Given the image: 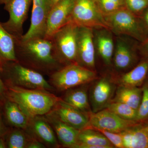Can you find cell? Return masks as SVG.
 <instances>
[{
    "mask_svg": "<svg viewBox=\"0 0 148 148\" xmlns=\"http://www.w3.org/2000/svg\"><path fill=\"white\" fill-rule=\"evenodd\" d=\"M15 42L21 47L18 55L24 66L46 73L52 74L61 69L51 40L36 38L24 42L15 39Z\"/></svg>",
    "mask_w": 148,
    "mask_h": 148,
    "instance_id": "obj_1",
    "label": "cell"
},
{
    "mask_svg": "<svg viewBox=\"0 0 148 148\" xmlns=\"http://www.w3.org/2000/svg\"><path fill=\"white\" fill-rule=\"evenodd\" d=\"M5 86V99L18 104L30 117L45 115L51 111L60 99L53 92L47 90Z\"/></svg>",
    "mask_w": 148,
    "mask_h": 148,
    "instance_id": "obj_2",
    "label": "cell"
},
{
    "mask_svg": "<svg viewBox=\"0 0 148 148\" xmlns=\"http://www.w3.org/2000/svg\"><path fill=\"white\" fill-rule=\"evenodd\" d=\"M6 84L28 89H42L52 92L53 86L40 72L26 67L18 61L6 62L0 66Z\"/></svg>",
    "mask_w": 148,
    "mask_h": 148,
    "instance_id": "obj_3",
    "label": "cell"
},
{
    "mask_svg": "<svg viewBox=\"0 0 148 148\" xmlns=\"http://www.w3.org/2000/svg\"><path fill=\"white\" fill-rule=\"evenodd\" d=\"M103 15L109 30L115 34L129 36L141 42L148 37L140 16L126 7Z\"/></svg>",
    "mask_w": 148,
    "mask_h": 148,
    "instance_id": "obj_4",
    "label": "cell"
},
{
    "mask_svg": "<svg viewBox=\"0 0 148 148\" xmlns=\"http://www.w3.org/2000/svg\"><path fill=\"white\" fill-rule=\"evenodd\" d=\"M96 79L95 71L73 64L66 65L51 74L49 83L55 90L64 91L88 84Z\"/></svg>",
    "mask_w": 148,
    "mask_h": 148,
    "instance_id": "obj_5",
    "label": "cell"
},
{
    "mask_svg": "<svg viewBox=\"0 0 148 148\" xmlns=\"http://www.w3.org/2000/svg\"><path fill=\"white\" fill-rule=\"evenodd\" d=\"M79 27L71 21L56 32L52 40L56 56L64 66L77 64V37Z\"/></svg>",
    "mask_w": 148,
    "mask_h": 148,
    "instance_id": "obj_6",
    "label": "cell"
},
{
    "mask_svg": "<svg viewBox=\"0 0 148 148\" xmlns=\"http://www.w3.org/2000/svg\"><path fill=\"white\" fill-rule=\"evenodd\" d=\"M71 21L79 27L109 29L95 0H74Z\"/></svg>",
    "mask_w": 148,
    "mask_h": 148,
    "instance_id": "obj_7",
    "label": "cell"
},
{
    "mask_svg": "<svg viewBox=\"0 0 148 148\" xmlns=\"http://www.w3.org/2000/svg\"><path fill=\"white\" fill-rule=\"evenodd\" d=\"M32 1V0H8L5 4L4 9L8 12L9 18L1 24L14 38H20L23 36V24Z\"/></svg>",
    "mask_w": 148,
    "mask_h": 148,
    "instance_id": "obj_8",
    "label": "cell"
},
{
    "mask_svg": "<svg viewBox=\"0 0 148 148\" xmlns=\"http://www.w3.org/2000/svg\"><path fill=\"white\" fill-rule=\"evenodd\" d=\"M137 122L123 119L106 108L89 115V127L117 133L137 124Z\"/></svg>",
    "mask_w": 148,
    "mask_h": 148,
    "instance_id": "obj_9",
    "label": "cell"
},
{
    "mask_svg": "<svg viewBox=\"0 0 148 148\" xmlns=\"http://www.w3.org/2000/svg\"><path fill=\"white\" fill-rule=\"evenodd\" d=\"M31 25L29 30L20 38L16 40L24 42L36 38H45L47 21L49 9L47 0H32Z\"/></svg>",
    "mask_w": 148,
    "mask_h": 148,
    "instance_id": "obj_10",
    "label": "cell"
},
{
    "mask_svg": "<svg viewBox=\"0 0 148 148\" xmlns=\"http://www.w3.org/2000/svg\"><path fill=\"white\" fill-rule=\"evenodd\" d=\"M115 90V85L109 77H103L96 80L90 88L89 93L92 112L106 108L112 100Z\"/></svg>",
    "mask_w": 148,
    "mask_h": 148,
    "instance_id": "obj_11",
    "label": "cell"
},
{
    "mask_svg": "<svg viewBox=\"0 0 148 148\" xmlns=\"http://www.w3.org/2000/svg\"><path fill=\"white\" fill-rule=\"evenodd\" d=\"M74 0H60L53 6L48 14L46 38L51 39L54 34L71 21Z\"/></svg>",
    "mask_w": 148,
    "mask_h": 148,
    "instance_id": "obj_12",
    "label": "cell"
},
{
    "mask_svg": "<svg viewBox=\"0 0 148 148\" xmlns=\"http://www.w3.org/2000/svg\"><path fill=\"white\" fill-rule=\"evenodd\" d=\"M26 130L29 135L41 142L46 147L57 148L61 146L53 127L45 115L31 117Z\"/></svg>",
    "mask_w": 148,
    "mask_h": 148,
    "instance_id": "obj_13",
    "label": "cell"
},
{
    "mask_svg": "<svg viewBox=\"0 0 148 148\" xmlns=\"http://www.w3.org/2000/svg\"><path fill=\"white\" fill-rule=\"evenodd\" d=\"M77 63L90 70L95 68V49L92 29L79 27L77 37Z\"/></svg>",
    "mask_w": 148,
    "mask_h": 148,
    "instance_id": "obj_14",
    "label": "cell"
},
{
    "mask_svg": "<svg viewBox=\"0 0 148 148\" xmlns=\"http://www.w3.org/2000/svg\"><path fill=\"white\" fill-rule=\"evenodd\" d=\"M51 112L61 121L78 130L89 127V116L64 102L61 98Z\"/></svg>",
    "mask_w": 148,
    "mask_h": 148,
    "instance_id": "obj_15",
    "label": "cell"
},
{
    "mask_svg": "<svg viewBox=\"0 0 148 148\" xmlns=\"http://www.w3.org/2000/svg\"><path fill=\"white\" fill-rule=\"evenodd\" d=\"M45 116L53 127L61 146L76 148L79 130L61 121L51 111Z\"/></svg>",
    "mask_w": 148,
    "mask_h": 148,
    "instance_id": "obj_16",
    "label": "cell"
},
{
    "mask_svg": "<svg viewBox=\"0 0 148 148\" xmlns=\"http://www.w3.org/2000/svg\"><path fill=\"white\" fill-rule=\"evenodd\" d=\"M121 134L124 148H148V123L135 125Z\"/></svg>",
    "mask_w": 148,
    "mask_h": 148,
    "instance_id": "obj_17",
    "label": "cell"
},
{
    "mask_svg": "<svg viewBox=\"0 0 148 148\" xmlns=\"http://www.w3.org/2000/svg\"><path fill=\"white\" fill-rule=\"evenodd\" d=\"M78 141L76 148H115L101 132L89 127L79 130Z\"/></svg>",
    "mask_w": 148,
    "mask_h": 148,
    "instance_id": "obj_18",
    "label": "cell"
},
{
    "mask_svg": "<svg viewBox=\"0 0 148 148\" xmlns=\"http://www.w3.org/2000/svg\"><path fill=\"white\" fill-rule=\"evenodd\" d=\"M83 85L66 90L63 98L65 103L88 116L92 112L88 94V86Z\"/></svg>",
    "mask_w": 148,
    "mask_h": 148,
    "instance_id": "obj_19",
    "label": "cell"
},
{
    "mask_svg": "<svg viewBox=\"0 0 148 148\" xmlns=\"http://www.w3.org/2000/svg\"><path fill=\"white\" fill-rule=\"evenodd\" d=\"M113 57L114 65L118 71L129 69L135 61V53L132 48L125 41L120 38L117 40Z\"/></svg>",
    "mask_w": 148,
    "mask_h": 148,
    "instance_id": "obj_20",
    "label": "cell"
},
{
    "mask_svg": "<svg viewBox=\"0 0 148 148\" xmlns=\"http://www.w3.org/2000/svg\"><path fill=\"white\" fill-rule=\"evenodd\" d=\"M4 100V113L9 124L15 128L27 129L30 117L16 103L7 99Z\"/></svg>",
    "mask_w": 148,
    "mask_h": 148,
    "instance_id": "obj_21",
    "label": "cell"
},
{
    "mask_svg": "<svg viewBox=\"0 0 148 148\" xmlns=\"http://www.w3.org/2000/svg\"><path fill=\"white\" fill-rule=\"evenodd\" d=\"M148 73V60L140 62L131 71L122 75L117 81L119 86L129 87H139Z\"/></svg>",
    "mask_w": 148,
    "mask_h": 148,
    "instance_id": "obj_22",
    "label": "cell"
},
{
    "mask_svg": "<svg viewBox=\"0 0 148 148\" xmlns=\"http://www.w3.org/2000/svg\"><path fill=\"white\" fill-rule=\"evenodd\" d=\"M109 30L103 29L97 33L95 40L98 54L104 63L108 66L112 63L114 50L113 40Z\"/></svg>",
    "mask_w": 148,
    "mask_h": 148,
    "instance_id": "obj_23",
    "label": "cell"
},
{
    "mask_svg": "<svg viewBox=\"0 0 148 148\" xmlns=\"http://www.w3.org/2000/svg\"><path fill=\"white\" fill-rule=\"evenodd\" d=\"M18 61L14 37L0 23V66L6 62Z\"/></svg>",
    "mask_w": 148,
    "mask_h": 148,
    "instance_id": "obj_24",
    "label": "cell"
},
{
    "mask_svg": "<svg viewBox=\"0 0 148 148\" xmlns=\"http://www.w3.org/2000/svg\"><path fill=\"white\" fill-rule=\"evenodd\" d=\"M115 94L112 101L124 103L138 110L142 99L143 88L119 86Z\"/></svg>",
    "mask_w": 148,
    "mask_h": 148,
    "instance_id": "obj_25",
    "label": "cell"
},
{
    "mask_svg": "<svg viewBox=\"0 0 148 148\" xmlns=\"http://www.w3.org/2000/svg\"><path fill=\"white\" fill-rule=\"evenodd\" d=\"M5 136L7 147L9 148H27L33 138L26 130L18 128L9 131Z\"/></svg>",
    "mask_w": 148,
    "mask_h": 148,
    "instance_id": "obj_26",
    "label": "cell"
},
{
    "mask_svg": "<svg viewBox=\"0 0 148 148\" xmlns=\"http://www.w3.org/2000/svg\"><path fill=\"white\" fill-rule=\"evenodd\" d=\"M106 109L123 119L136 121L137 110L124 103L111 101Z\"/></svg>",
    "mask_w": 148,
    "mask_h": 148,
    "instance_id": "obj_27",
    "label": "cell"
},
{
    "mask_svg": "<svg viewBox=\"0 0 148 148\" xmlns=\"http://www.w3.org/2000/svg\"><path fill=\"white\" fill-rule=\"evenodd\" d=\"M97 5L103 15L126 7L124 0H98Z\"/></svg>",
    "mask_w": 148,
    "mask_h": 148,
    "instance_id": "obj_28",
    "label": "cell"
},
{
    "mask_svg": "<svg viewBox=\"0 0 148 148\" xmlns=\"http://www.w3.org/2000/svg\"><path fill=\"white\" fill-rule=\"evenodd\" d=\"M140 106L137 110L136 121H142L148 118V83L144 85Z\"/></svg>",
    "mask_w": 148,
    "mask_h": 148,
    "instance_id": "obj_29",
    "label": "cell"
},
{
    "mask_svg": "<svg viewBox=\"0 0 148 148\" xmlns=\"http://www.w3.org/2000/svg\"><path fill=\"white\" fill-rule=\"evenodd\" d=\"M124 2L126 8L140 17L148 7V0H124Z\"/></svg>",
    "mask_w": 148,
    "mask_h": 148,
    "instance_id": "obj_30",
    "label": "cell"
},
{
    "mask_svg": "<svg viewBox=\"0 0 148 148\" xmlns=\"http://www.w3.org/2000/svg\"><path fill=\"white\" fill-rule=\"evenodd\" d=\"M96 130L103 134L114 147L124 148L121 133L110 132L101 130Z\"/></svg>",
    "mask_w": 148,
    "mask_h": 148,
    "instance_id": "obj_31",
    "label": "cell"
},
{
    "mask_svg": "<svg viewBox=\"0 0 148 148\" xmlns=\"http://www.w3.org/2000/svg\"><path fill=\"white\" fill-rule=\"evenodd\" d=\"M46 147L42 143L35 138H32L29 142L27 148H45Z\"/></svg>",
    "mask_w": 148,
    "mask_h": 148,
    "instance_id": "obj_32",
    "label": "cell"
},
{
    "mask_svg": "<svg viewBox=\"0 0 148 148\" xmlns=\"http://www.w3.org/2000/svg\"><path fill=\"white\" fill-rule=\"evenodd\" d=\"M9 131L8 128L4 123L2 117L1 113L0 111V137H5Z\"/></svg>",
    "mask_w": 148,
    "mask_h": 148,
    "instance_id": "obj_33",
    "label": "cell"
},
{
    "mask_svg": "<svg viewBox=\"0 0 148 148\" xmlns=\"http://www.w3.org/2000/svg\"><path fill=\"white\" fill-rule=\"evenodd\" d=\"M6 87L5 84L3 82L1 74V68H0V100L3 101L5 98V93Z\"/></svg>",
    "mask_w": 148,
    "mask_h": 148,
    "instance_id": "obj_34",
    "label": "cell"
},
{
    "mask_svg": "<svg viewBox=\"0 0 148 148\" xmlns=\"http://www.w3.org/2000/svg\"><path fill=\"white\" fill-rule=\"evenodd\" d=\"M140 50L142 53L147 58L148 60V36L142 42L140 46Z\"/></svg>",
    "mask_w": 148,
    "mask_h": 148,
    "instance_id": "obj_35",
    "label": "cell"
},
{
    "mask_svg": "<svg viewBox=\"0 0 148 148\" xmlns=\"http://www.w3.org/2000/svg\"><path fill=\"white\" fill-rule=\"evenodd\" d=\"M140 17L146 30L148 31V7L146 9Z\"/></svg>",
    "mask_w": 148,
    "mask_h": 148,
    "instance_id": "obj_36",
    "label": "cell"
},
{
    "mask_svg": "<svg viewBox=\"0 0 148 148\" xmlns=\"http://www.w3.org/2000/svg\"><path fill=\"white\" fill-rule=\"evenodd\" d=\"M47 1L48 5L49 11H50L51 9L53 7V6L55 5L60 0H47Z\"/></svg>",
    "mask_w": 148,
    "mask_h": 148,
    "instance_id": "obj_37",
    "label": "cell"
},
{
    "mask_svg": "<svg viewBox=\"0 0 148 148\" xmlns=\"http://www.w3.org/2000/svg\"><path fill=\"white\" fill-rule=\"evenodd\" d=\"M4 137H0V148H5L7 147L6 143Z\"/></svg>",
    "mask_w": 148,
    "mask_h": 148,
    "instance_id": "obj_38",
    "label": "cell"
},
{
    "mask_svg": "<svg viewBox=\"0 0 148 148\" xmlns=\"http://www.w3.org/2000/svg\"><path fill=\"white\" fill-rule=\"evenodd\" d=\"M8 1V0H0V5L5 4Z\"/></svg>",
    "mask_w": 148,
    "mask_h": 148,
    "instance_id": "obj_39",
    "label": "cell"
}]
</instances>
